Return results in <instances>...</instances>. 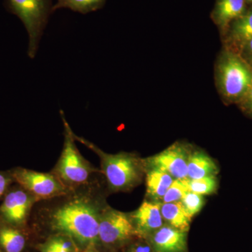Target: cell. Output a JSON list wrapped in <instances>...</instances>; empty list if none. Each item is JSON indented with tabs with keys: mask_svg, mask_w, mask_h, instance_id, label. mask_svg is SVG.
<instances>
[{
	"mask_svg": "<svg viewBox=\"0 0 252 252\" xmlns=\"http://www.w3.org/2000/svg\"><path fill=\"white\" fill-rule=\"evenodd\" d=\"M99 214L100 210L90 200L76 198L53 212L51 224L56 233L67 235L84 250L99 243Z\"/></svg>",
	"mask_w": 252,
	"mask_h": 252,
	"instance_id": "cell-1",
	"label": "cell"
},
{
	"mask_svg": "<svg viewBox=\"0 0 252 252\" xmlns=\"http://www.w3.org/2000/svg\"><path fill=\"white\" fill-rule=\"evenodd\" d=\"M215 80L223 102L238 104L252 85V68L240 55L223 48L215 65Z\"/></svg>",
	"mask_w": 252,
	"mask_h": 252,
	"instance_id": "cell-2",
	"label": "cell"
},
{
	"mask_svg": "<svg viewBox=\"0 0 252 252\" xmlns=\"http://www.w3.org/2000/svg\"><path fill=\"white\" fill-rule=\"evenodd\" d=\"M75 140L85 144L94 151L100 159L101 169L109 188L115 191H124L134 188L142 180L144 162L132 154H109L104 153L94 144L73 132Z\"/></svg>",
	"mask_w": 252,
	"mask_h": 252,
	"instance_id": "cell-3",
	"label": "cell"
},
{
	"mask_svg": "<svg viewBox=\"0 0 252 252\" xmlns=\"http://www.w3.org/2000/svg\"><path fill=\"white\" fill-rule=\"evenodd\" d=\"M62 114L64 126V142L62 153L56 168L55 175L69 189L84 185L89 181L95 169L81 156L75 144L69 124Z\"/></svg>",
	"mask_w": 252,
	"mask_h": 252,
	"instance_id": "cell-4",
	"label": "cell"
},
{
	"mask_svg": "<svg viewBox=\"0 0 252 252\" xmlns=\"http://www.w3.org/2000/svg\"><path fill=\"white\" fill-rule=\"evenodd\" d=\"M6 8L21 19L29 35L28 56L35 57L38 44L52 11L51 0H6Z\"/></svg>",
	"mask_w": 252,
	"mask_h": 252,
	"instance_id": "cell-5",
	"label": "cell"
},
{
	"mask_svg": "<svg viewBox=\"0 0 252 252\" xmlns=\"http://www.w3.org/2000/svg\"><path fill=\"white\" fill-rule=\"evenodd\" d=\"M99 242L111 250L124 248L137 238L130 217L111 207L100 210Z\"/></svg>",
	"mask_w": 252,
	"mask_h": 252,
	"instance_id": "cell-6",
	"label": "cell"
},
{
	"mask_svg": "<svg viewBox=\"0 0 252 252\" xmlns=\"http://www.w3.org/2000/svg\"><path fill=\"white\" fill-rule=\"evenodd\" d=\"M11 172L15 182L36 200L67 195L69 189L56 175L18 167Z\"/></svg>",
	"mask_w": 252,
	"mask_h": 252,
	"instance_id": "cell-7",
	"label": "cell"
},
{
	"mask_svg": "<svg viewBox=\"0 0 252 252\" xmlns=\"http://www.w3.org/2000/svg\"><path fill=\"white\" fill-rule=\"evenodd\" d=\"M190 151L185 144L175 143L160 153L143 161L144 166L157 167L174 179L187 178V165Z\"/></svg>",
	"mask_w": 252,
	"mask_h": 252,
	"instance_id": "cell-8",
	"label": "cell"
},
{
	"mask_svg": "<svg viewBox=\"0 0 252 252\" xmlns=\"http://www.w3.org/2000/svg\"><path fill=\"white\" fill-rule=\"evenodd\" d=\"M36 199L29 192L21 188L11 189L5 195L0 205V218L6 224L23 226L26 223L30 212Z\"/></svg>",
	"mask_w": 252,
	"mask_h": 252,
	"instance_id": "cell-9",
	"label": "cell"
},
{
	"mask_svg": "<svg viewBox=\"0 0 252 252\" xmlns=\"http://www.w3.org/2000/svg\"><path fill=\"white\" fill-rule=\"evenodd\" d=\"M160 207L161 204L146 200L136 211L131 214V220L137 238L147 239L165 224Z\"/></svg>",
	"mask_w": 252,
	"mask_h": 252,
	"instance_id": "cell-10",
	"label": "cell"
},
{
	"mask_svg": "<svg viewBox=\"0 0 252 252\" xmlns=\"http://www.w3.org/2000/svg\"><path fill=\"white\" fill-rule=\"evenodd\" d=\"M187 233L165 223L147 240L154 252H189Z\"/></svg>",
	"mask_w": 252,
	"mask_h": 252,
	"instance_id": "cell-11",
	"label": "cell"
},
{
	"mask_svg": "<svg viewBox=\"0 0 252 252\" xmlns=\"http://www.w3.org/2000/svg\"><path fill=\"white\" fill-rule=\"evenodd\" d=\"M222 35L225 49L238 54L242 46L252 38V6L243 16L230 23Z\"/></svg>",
	"mask_w": 252,
	"mask_h": 252,
	"instance_id": "cell-12",
	"label": "cell"
},
{
	"mask_svg": "<svg viewBox=\"0 0 252 252\" xmlns=\"http://www.w3.org/2000/svg\"><path fill=\"white\" fill-rule=\"evenodd\" d=\"M247 10L245 0H217L212 17L223 34L230 23L243 16Z\"/></svg>",
	"mask_w": 252,
	"mask_h": 252,
	"instance_id": "cell-13",
	"label": "cell"
},
{
	"mask_svg": "<svg viewBox=\"0 0 252 252\" xmlns=\"http://www.w3.org/2000/svg\"><path fill=\"white\" fill-rule=\"evenodd\" d=\"M219 168L215 162L202 151L190 152L187 165V178L198 180L209 176H216Z\"/></svg>",
	"mask_w": 252,
	"mask_h": 252,
	"instance_id": "cell-14",
	"label": "cell"
},
{
	"mask_svg": "<svg viewBox=\"0 0 252 252\" xmlns=\"http://www.w3.org/2000/svg\"><path fill=\"white\" fill-rule=\"evenodd\" d=\"M174 180L167 172L157 167H149L146 177L147 195L154 200H162Z\"/></svg>",
	"mask_w": 252,
	"mask_h": 252,
	"instance_id": "cell-15",
	"label": "cell"
},
{
	"mask_svg": "<svg viewBox=\"0 0 252 252\" xmlns=\"http://www.w3.org/2000/svg\"><path fill=\"white\" fill-rule=\"evenodd\" d=\"M160 210L165 224L188 233L191 218L187 215L181 202L162 203Z\"/></svg>",
	"mask_w": 252,
	"mask_h": 252,
	"instance_id": "cell-16",
	"label": "cell"
},
{
	"mask_svg": "<svg viewBox=\"0 0 252 252\" xmlns=\"http://www.w3.org/2000/svg\"><path fill=\"white\" fill-rule=\"evenodd\" d=\"M26 243L24 235L16 227L6 224L0 228V246L5 252H22Z\"/></svg>",
	"mask_w": 252,
	"mask_h": 252,
	"instance_id": "cell-17",
	"label": "cell"
},
{
	"mask_svg": "<svg viewBox=\"0 0 252 252\" xmlns=\"http://www.w3.org/2000/svg\"><path fill=\"white\" fill-rule=\"evenodd\" d=\"M57 3L53 6V11L68 8L74 11L86 14L101 9L106 0H57Z\"/></svg>",
	"mask_w": 252,
	"mask_h": 252,
	"instance_id": "cell-18",
	"label": "cell"
},
{
	"mask_svg": "<svg viewBox=\"0 0 252 252\" xmlns=\"http://www.w3.org/2000/svg\"><path fill=\"white\" fill-rule=\"evenodd\" d=\"M80 249L67 235L57 233L40 246L41 252H79Z\"/></svg>",
	"mask_w": 252,
	"mask_h": 252,
	"instance_id": "cell-19",
	"label": "cell"
},
{
	"mask_svg": "<svg viewBox=\"0 0 252 252\" xmlns=\"http://www.w3.org/2000/svg\"><path fill=\"white\" fill-rule=\"evenodd\" d=\"M189 179H175L162 198L163 203L180 202L189 191Z\"/></svg>",
	"mask_w": 252,
	"mask_h": 252,
	"instance_id": "cell-20",
	"label": "cell"
},
{
	"mask_svg": "<svg viewBox=\"0 0 252 252\" xmlns=\"http://www.w3.org/2000/svg\"><path fill=\"white\" fill-rule=\"evenodd\" d=\"M218 182L215 176H209L198 180H189V191L199 195H210L216 191Z\"/></svg>",
	"mask_w": 252,
	"mask_h": 252,
	"instance_id": "cell-21",
	"label": "cell"
},
{
	"mask_svg": "<svg viewBox=\"0 0 252 252\" xmlns=\"http://www.w3.org/2000/svg\"><path fill=\"white\" fill-rule=\"evenodd\" d=\"M186 212L190 218H193L203 208L205 200L203 195L189 191L181 200Z\"/></svg>",
	"mask_w": 252,
	"mask_h": 252,
	"instance_id": "cell-22",
	"label": "cell"
},
{
	"mask_svg": "<svg viewBox=\"0 0 252 252\" xmlns=\"http://www.w3.org/2000/svg\"><path fill=\"white\" fill-rule=\"evenodd\" d=\"M124 248L125 252H154L148 240L142 238L133 239Z\"/></svg>",
	"mask_w": 252,
	"mask_h": 252,
	"instance_id": "cell-23",
	"label": "cell"
},
{
	"mask_svg": "<svg viewBox=\"0 0 252 252\" xmlns=\"http://www.w3.org/2000/svg\"><path fill=\"white\" fill-rule=\"evenodd\" d=\"M14 181L11 172H0V198L7 193L10 186Z\"/></svg>",
	"mask_w": 252,
	"mask_h": 252,
	"instance_id": "cell-24",
	"label": "cell"
},
{
	"mask_svg": "<svg viewBox=\"0 0 252 252\" xmlns=\"http://www.w3.org/2000/svg\"><path fill=\"white\" fill-rule=\"evenodd\" d=\"M238 105L245 115L252 119V85Z\"/></svg>",
	"mask_w": 252,
	"mask_h": 252,
	"instance_id": "cell-25",
	"label": "cell"
},
{
	"mask_svg": "<svg viewBox=\"0 0 252 252\" xmlns=\"http://www.w3.org/2000/svg\"><path fill=\"white\" fill-rule=\"evenodd\" d=\"M238 54L252 68V38L242 46Z\"/></svg>",
	"mask_w": 252,
	"mask_h": 252,
	"instance_id": "cell-26",
	"label": "cell"
},
{
	"mask_svg": "<svg viewBox=\"0 0 252 252\" xmlns=\"http://www.w3.org/2000/svg\"><path fill=\"white\" fill-rule=\"evenodd\" d=\"M84 252H99L98 250L96 249V246H90L89 248L85 249Z\"/></svg>",
	"mask_w": 252,
	"mask_h": 252,
	"instance_id": "cell-27",
	"label": "cell"
},
{
	"mask_svg": "<svg viewBox=\"0 0 252 252\" xmlns=\"http://www.w3.org/2000/svg\"><path fill=\"white\" fill-rule=\"evenodd\" d=\"M245 1H246L247 4L251 5L252 6V0H245Z\"/></svg>",
	"mask_w": 252,
	"mask_h": 252,
	"instance_id": "cell-28",
	"label": "cell"
},
{
	"mask_svg": "<svg viewBox=\"0 0 252 252\" xmlns=\"http://www.w3.org/2000/svg\"><path fill=\"white\" fill-rule=\"evenodd\" d=\"M0 252H1V250H0Z\"/></svg>",
	"mask_w": 252,
	"mask_h": 252,
	"instance_id": "cell-29",
	"label": "cell"
}]
</instances>
